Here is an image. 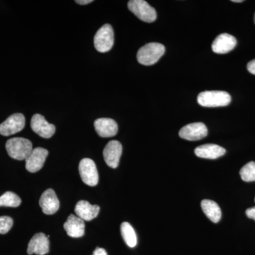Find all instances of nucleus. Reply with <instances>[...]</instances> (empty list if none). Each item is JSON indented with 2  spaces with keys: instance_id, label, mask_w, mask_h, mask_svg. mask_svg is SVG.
<instances>
[{
  "instance_id": "1",
  "label": "nucleus",
  "mask_w": 255,
  "mask_h": 255,
  "mask_svg": "<svg viewBox=\"0 0 255 255\" xmlns=\"http://www.w3.org/2000/svg\"><path fill=\"white\" fill-rule=\"evenodd\" d=\"M8 155L16 160H25L33 150L32 142L23 137L9 139L6 143Z\"/></svg>"
},
{
  "instance_id": "2",
  "label": "nucleus",
  "mask_w": 255,
  "mask_h": 255,
  "mask_svg": "<svg viewBox=\"0 0 255 255\" xmlns=\"http://www.w3.org/2000/svg\"><path fill=\"white\" fill-rule=\"evenodd\" d=\"M165 48L159 43H149L141 47L137 53L138 63L143 65H152L164 55Z\"/></svg>"
},
{
  "instance_id": "3",
  "label": "nucleus",
  "mask_w": 255,
  "mask_h": 255,
  "mask_svg": "<svg viewBox=\"0 0 255 255\" xmlns=\"http://www.w3.org/2000/svg\"><path fill=\"white\" fill-rule=\"evenodd\" d=\"M197 102L204 107H226L231 102V96L224 91H205L198 95Z\"/></svg>"
},
{
  "instance_id": "4",
  "label": "nucleus",
  "mask_w": 255,
  "mask_h": 255,
  "mask_svg": "<svg viewBox=\"0 0 255 255\" xmlns=\"http://www.w3.org/2000/svg\"><path fill=\"white\" fill-rule=\"evenodd\" d=\"M128 7L139 19L145 22H153L157 18L155 9L144 0H130L128 3Z\"/></svg>"
},
{
  "instance_id": "5",
  "label": "nucleus",
  "mask_w": 255,
  "mask_h": 255,
  "mask_svg": "<svg viewBox=\"0 0 255 255\" xmlns=\"http://www.w3.org/2000/svg\"><path fill=\"white\" fill-rule=\"evenodd\" d=\"M114 43V33L110 24H105L96 33L94 43L97 51L107 53L112 49Z\"/></svg>"
},
{
  "instance_id": "6",
  "label": "nucleus",
  "mask_w": 255,
  "mask_h": 255,
  "mask_svg": "<svg viewBox=\"0 0 255 255\" xmlns=\"http://www.w3.org/2000/svg\"><path fill=\"white\" fill-rule=\"evenodd\" d=\"M79 172L82 182L90 187H95L99 182L97 166L92 159L84 158L79 164Z\"/></svg>"
},
{
  "instance_id": "7",
  "label": "nucleus",
  "mask_w": 255,
  "mask_h": 255,
  "mask_svg": "<svg viewBox=\"0 0 255 255\" xmlns=\"http://www.w3.org/2000/svg\"><path fill=\"white\" fill-rule=\"evenodd\" d=\"M25 123L26 120L22 114H12L0 124V134L4 136H9L17 133L23 130Z\"/></svg>"
},
{
  "instance_id": "8",
  "label": "nucleus",
  "mask_w": 255,
  "mask_h": 255,
  "mask_svg": "<svg viewBox=\"0 0 255 255\" xmlns=\"http://www.w3.org/2000/svg\"><path fill=\"white\" fill-rule=\"evenodd\" d=\"M179 135L184 140L195 141L206 137L208 135V129L204 123L196 122L188 124L179 130Z\"/></svg>"
},
{
  "instance_id": "9",
  "label": "nucleus",
  "mask_w": 255,
  "mask_h": 255,
  "mask_svg": "<svg viewBox=\"0 0 255 255\" xmlns=\"http://www.w3.org/2000/svg\"><path fill=\"white\" fill-rule=\"evenodd\" d=\"M122 150L123 147L122 143L118 140H111L109 142L103 151L106 164L112 168H117L119 164Z\"/></svg>"
},
{
  "instance_id": "10",
  "label": "nucleus",
  "mask_w": 255,
  "mask_h": 255,
  "mask_svg": "<svg viewBox=\"0 0 255 255\" xmlns=\"http://www.w3.org/2000/svg\"><path fill=\"white\" fill-rule=\"evenodd\" d=\"M48 155V151L43 147H36L33 149L26 161V169L31 173L38 172L43 167L46 157Z\"/></svg>"
},
{
  "instance_id": "11",
  "label": "nucleus",
  "mask_w": 255,
  "mask_h": 255,
  "mask_svg": "<svg viewBox=\"0 0 255 255\" xmlns=\"http://www.w3.org/2000/svg\"><path fill=\"white\" fill-rule=\"evenodd\" d=\"M32 130L43 138H50L54 135L55 127L49 124L41 114H35L31 121Z\"/></svg>"
},
{
  "instance_id": "12",
  "label": "nucleus",
  "mask_w": 255,
  "mask_h": 255,
  "mask_svg": "<svg viewBox=\"0 0 255 255\" xmlns=\"http://www.w3.org/2000/svg\"><path fill=\"white\" fill-rule=\"evenodd\" d=\"M50 250V242L44 233H36L28 243L27 253L29 255H45Z\"/></svg>"
},
{
  "instance_id": "13",
  "label": "nucleus",
  "mask_w": 255,
  "mask_h": 255,
  "mask_svg": "<svg viewBox=\"0 0 255 255\" xmlns=\"http://www.w3.org/2000/svg\"><path fill=\"white\" fill-rule=\"evenodd\" d=\"M237 40L232 35L221 33L216 37L212 43V50L217 54H226L234 49Z\"/></svg>"
},
{
  "instance_id": "14",
  "label": "nucleus",
  "mask_w": 255,
  "mask_h": 255,
  "mask_svg": "<svg viewBox=\"0 0 255 255\" xmlns=\"http://www.w3.org/2000/svg\"><path fill=\"white\" fill-rule=\"evenodd\" d=\"M39 205L43 214L46 215H53L58 211L60 208V201L53 189H47L42 194L39 200Z\"/></svg>"
},
{
  "instance_id": "15",
  "label": "nucleus",
  "mask_w": 255,
  "mask_h": 255,
  "mask_svg": "<svg viewBox=\"0 0 255 255\" xmlns=\"http://www.w3.org/2000/svg\"><path fill=\"white\" fill-rule=\"evenodd\" d=\"M96 132L102 137L115 136L118 132V124L115 121L109 118H100L95 122Z\"/></svg>"
},
{
  "instance_id": "16",
  "label": "nucleus",
  "mask_w": 255,
  "mask_h": 255,
  "mask_svg": "<svg viewBox=\"0 0 255 255\" xmlns=\"http://www.w3.org/2000/svg\"><path fill=\"white\" fill-rule=\"evenodd\" d=\"M63 227L70 237L78 238L85 235V221L75 215H70L66 222L64 223Z\"/></svg>"
},
{
  "instance_id": "17",
  "label": "nucleus",
  "mask_w": 255,
  "mask_h": 255,
  "mask_svg": "<svg viewBox=\"0 0 255 255\" xmlns=\"http://www.w3.org/2000/svg\"><path fill=\"white\" fill-rule=\"evenodd\" d=\"M100 206L92 205L88 201H80L75 206V212L78 217L84 221H90L95 219L100 213Z\"/></svg>"
},
{
  "instance_id": "18",
  "label": "nucleus",
  "mask_w": 255,
  "mask_h": 255,
  "mask_svg": "<svg viewBox=\"0 0 255 255\" xmlns=\"http://www.w3.org/2000/svg\"><path fill=\"white\" fill-rule=\"evenodd\" d=\"M226 150L216 144H205L196 147L194 153L201 158L215 159L222 157Z\"/></svg>"
},
{
  "instance_id": "19",
  "label": "nucleus",
  "mask_w": 255,
  "mask_h": 255,
  "mask_svg": "<svg viewBox=\"0 0 255 255\" xmlns=\"http://www.w3.org/2000/svg\"><path fill=\"white\" fill-rule=\"evenodd\" d=\"M201 209L210 221L214 223H219L221 221L222 212L217 203L205 199L201 201Z\"/></svg>"
},
{
  "instance_id": "20",
  "label": "nucleus",
  "mask_w": 255,
  "mask_h": 255,
  "mask_svg": "<svg viewBox=\"0 0 255 255\" xmlns=\"http://www.w3.org/2000/svg\"><path fill=\"white\" fill-rule=\"evenodd\" d=\"M121 233L124 242L129 248H135L137 246V236L133 228L130 223L124 222L121 225Z\"/></svg>"
},
{
  "instance_id": "21",
  "label": "nucleus",
  "mask_w": 255,
  "mask_h": 255,
  "mask_svg": "<svg viewBox=\"0 0 255 255\" xmlns=\"http://www.w3.org/2000/svg\"><path fill=\"white\" fill-rule=\"evenodd\" d=\"M21 200L19 196L11 191H6L3 195L0 196V207H18L21 205Z\"/></svg>"
},
{
  "instance_id": "22",
  "label": "nucleus",
  "mask_w": 255,
  "mask_h": 255,
  "mask_svg": "<svg viewBox=\"0 0 255 255\" xmlns=\"http://www.w3.org/2000/svg\"><path fill=\"white\" fill-rule=\"evenodd\" d=\"M241 179L244 182H251L255 181V162H248L246 165L243 166L240 171Z\"/></svg>"
},
{
  "instance_id": "23",
  "label": "nucleus",
  "mask_w": 255,
  "mask_h": 255,
  "mask_svg": "<svg viewBox=\"0 0 255 255\" xmlns=\"http://www.w3.org/2000/svg\"><path fill=\"white\" fill-rule=\"evenodd\" d=\"M13 226V220L9 216L0 217V234H6Z\"/></svg>"
},
{
  "instance_id": "24",
  "label": "nucleus",
  "mask_w": 255,
  "mask_h": 255,
  "mask_svg": "<svg viewBox=\"0 0 255 255\" xmlns=\"http://www.w3.org/2000/svg\"><path fill=\"white\" fill-rule=\"evenodd\" d=\"M246 215L249 219L254 220L255 221V206L247 209Z\"/></svg>"
},
{
  "instance_id": "25",
  "label": "nucleus",
  "mask_w": 255,
  "mask_h": 255,
  "mask_svg": "<svg viewBox=\"0 0 255 255\" xmlns=\"http://www.w3.org/2000/svg\"><path fill=\"white\" fill-rule=\"evenodd\" d=\"M247 68H248V71L250 73L255 75V59L251 60V62L248 63V65H247Z\"/></svg>"
},
{
  "instance_id": "26",
  "label": "nucleus",
  "mask_w": 255,
  "mask_h": 255,
  "mask_svg": "<svg viewBox=\"0 0 255 255\" xmlns=\"http://www.w3.org/2000/svg\"><path fill=\"white\" fill-rule=\"evenodd\" d=\"M92 255H108L104 248H97Z\"/></svg>"
},
{
  "instance_id": "27",
  "label": "nucleus",
  "mask_w": 255,
  "mask_h": 255,
  "mask_svg": "<svg viewBox=\"0 0 255 255\" xmlns=\"http://www.w3.org/2000/svg\"><path fill=\"white\" fill-rule=\"evenodd\" d=\"M75 2L78 3L79 4L85 5L93 2V1L92 0H77V1H75Z\"/></svg>"
},
{
  "instance_id": "28",
  "label": "nucleus",
  "mask_w": 255,
  "mask_h": 255,
  "mask_svg": "<svg viewBox=\"0 0 255 255\" xmlns=\"http://www.w3.org/2000/svg\"><path fill=\"white\" fill-rule=\"evenodd\" d=\"M233 2L241 3L243 2V0H233Z\"/></svg>"
},
{
  "instance_id": "29",
  "label": "nucleus",
  "mask_w": 255,
  "mask_h": 255,
  "mask_svg": "<svg viewBox=\"0 0 255 255\" xmlns=\"http://www.w3.org/2000/svg\"><path fill=\"white\" fill-rule=\"evenodd\" d=\"M254 21H255V16H254Z\"/></svg>"
},
{
  "instance_id": "30",
  "label": "nucleus",
  "mask_w": 255,
  "mask_h": 255,
  "mask_svg": "<svg viewBox=\"0 0 255 255\" xmlns=\"http://www.w3.org/2000/svg\"></svg>"
}]
</instances>
